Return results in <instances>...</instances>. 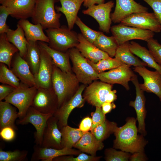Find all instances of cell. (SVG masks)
<instances>
[{"label":"cell","mask_w":161,"mask_h":161,"mask_svg":"<svg viewBox=\"0 0 161 161\" xmlns=\"http://www.w3.org/2000/svg\"><path fill=\"white\" fill-rule=\"evenodd\" d=\"M138 131L136 120L133 117L129 118L124 126L116 128L114 147L132 153L143 151L146 143L143 136L137 134Z\"/></svg>","instance_id":"1"},{"label":"cell","mask_w":161,"mask_h":161,"mask_svg":"<svg viewBox=\"0 0 161 161\" xmlns=\"http://www.w3.org/2000/svg\"><path fill=\"white\" fill-rule=\"evenodd\" d=\"M79 83L75 74L63 72L54 65L52 86L58 97V108L74 95L79 87Z\"/></svg>","instance_id":"2"},{"label":"cell","mask_w":161,"mask_h":161,"mask_svg":"<svg viewBox=\"0 0 161 161\" xmlns=\"http://www.w3.org/2000/svg\"><path fill=\"white\" fill-rule=\"evenodd\" d=\"M55 2V0H36L31 17L34 24H40L44 30L61 27L60 18L61 14L56 12Z\"/></svg>","instance_id":"3"},{"label":"cell","mask_w":161,"mask_h":161,"mask_svg":"<svg viewBox=\"0 0 161 161\" xmlns=\"http://www.w3.org/2000/svg\"><path fill=\"white\" fill-rule=\"evenodd\" d=\"M49 40V46L63 52L75 47L78 43V35L68 27L63 26L58 28L46 30Z\"/></svg>","instance_id":"4"},{"label":"cell","mask_w":161,"mask_h":161,"mask_svg":"<svg viewBox=\"0 0 161 161\" xmlns=\"http://www.w3.org/2000/svg\"><path fill=\"white\" fill-rule=\"evenodd\" d=\"M68 52L72 65V70L79 82L87 85L98 79V73L76 47Z\"/></svg>","instance_id":"5"},{"label":"cell","mask_w":161,"mask_h":161,"mask_svg":"<svg viewBox=\"0 0 161 161\" xmlns=\"http://www.w3.org/2000/svg\"><path fill=\"white\" fill-rule=\"evenodd\" d=\"M37 90L36 86H30L21 82L20 86L16 88L4 100L18 109L19 119L25 116L31 106Z\"/></svg>","instance_id":"6"},{"label":"cell","mask_w":161,"mask_h":161,"mask_svg":"<svg viewBox=\"0 0 161 161\" xmlns=\"http://www.w3.org/2000/svg\"><path fill=\"white\" fill-rule=\"evenodd\" d=\"M110 30L119 46L132 40H140L146 41L153 38L154 32L148 30L142 29L120 24L111 27Z\"/></svg>","instance_id":"7"},{"label":"cell","mask_w":161,"mask_h":161,"mask_svg":"<svg viewBox=\"0 0 161 161\" xmlns=\"http://www.w3.org/2000/svg\"><path fill=\"white\" fill-rule=\"evenodd\" d=\"M31 106L41 113L53 115L58 108V103L52 86L37 88Z\"/></svg>","instance_id":"8"},{"label":"cell","mask_w":161,"mask_h":161,"mask_svg":"<svg viewBox=\"0 0 161 161\" xmlns=\"http://www.w3.org/2000/svg\"><path fill=\"white\" fill-rule=\"evenodd\" d=\"M53 115L41 113L31 106L28 109L25 116L16 121L18 125H24L30 123L36 129L34 133L35 144L41 145L43 134L46 123L49 119Z\"/></svg>","instance_id":"9"},{"label":"cell","mask_w":161,"mask_h":161,"mask_svg":"<svg viewBox=\"0 0 161 161\" xmlns=\"http://www.w3.org/2000/svg\"><path fill=\"white\" fill-rule=\"evenodd\" d=\"M87 85L82 84L79 87L74 95L64 102L53 115L58 120L59 129L67 125L68 118L72 111L76 108H80L84 104L85 100L82 94Z\"/></svg>","instance_id":"10"},{"label":"cell","mask_w":161,"mask_h":161,"mask_svg":"<svg viewBox=\"0 0 161 161\" xmlns=\"http://www.w3.org/2000/svg\"><path fill=\"white\" fill-rule=\"evenodd\" d=\"M114 4L112 1H110L106 3L92 5L83 10L82 12L95 19L99 24L100 30L103 32L108 33L112 22L110 13Z\"/></svg>","instance_id":"11"},{"label":"cell","mask_w":161,"mask_h":161,"mask_svg":"<svg viewBox=\"0 0 161 161\" xmlns=\"http://www.w3.org/2000/svg\"><path fill=\"white\" fill-rule=\"evenodd\" d=\"M131 66L122 64L108 72L98 74V78L102 82L111 84H120L128 90L129 89V82L135 75L130 68Z\"/></svg>","instance_id":"12"},{"label":"cell","mask_w":161,"mask_h":161,"mask_svg":"<svg viewBox=\"0 0 161 161\" xmlns=\"http://www.w3.org/2000/svg\"><path fill=\"white\" fill-rule=\"evenodd\" d=\"M120 23L129 26L150 30L154 32H161V25L154 13H133L123 19Z\"/></svg>","instance_id":"13"},{"label":"cell","mask_w":161,"mask_h":161,"mask_svg":"<svg viewBox=\"0 0 161 161\" xmlns=\"http://www.w3.org/2000/svg\"><path fill=\"white\" fill-rule=\"evenodd\" d=\"M89 85L84 89L83 97L90 104L101 108L112 89V85L96 80Z\"/></svg>","instance_id":"14"},{"label":"cell","mask_w":161,"mask_h":161,"mask_svg":"<svg viewBox=\"0 0 161 161\" xmlns=\"http://www.w3.org/2000/svg\"><path fill=\"white\" fill-rule=\"evenodd\" d=\"M40 47L41 62L38 73L34 76L35 86L37 88H49L52 87V77L54 65L50 56Z\"/></svg>","instance_id":"15"},{"label":"cell","mask_w":161,"mask_h":161,"mask_svg":"<svg viewBox=\"0 0 161 161\" xmlns=\"http://www.w3.org/2000/svg\"><path fill=\"white\" fill-rule=\"evenodd\" d=\"M133 69L143 79L144 83L140 84L141 89L144 91L154 93L161 102V74L156 70L151 71L144 66L135 67Z\"/></svg>","instance_id":"16"},{"label":"cell","mask_w":161,"mask_h":161,"mask_svg":"<svg viewBox=\"0 0 161 161\" xmlns=\"http://www.w3.org/2000/svg\"><path fill=\"white\" fill-rule=\"evenodd\" d=\"M114 12L111 14L112 21L120 23L125 18L133 13L148 12V9L134 0H116Z\"/></svg>","instance_id":"17"},{"label":"cell","mask_w":161,"mask_h":161,"mask_svg":"<svg viewBox=\"0 0 161 161\" xmlns=\"http://www.w3.org/2000/svg\"><path fill=\"white\" fill-rule=\"evenodd\" d=\"M62 134L58 126V120L53 115L48 120L44 129L40 146L42 147L61 149Z\"/></svg>","instance_id":"18"},{"label":"cell","mask_w":161,"mask_h":161,"mask_svg":"<svg viewBox=\"0 0 161 161\" xmlns=\"http://www.w3.org/2000/svg\"><path fill=\"white\" fill-rule=\"evenodd\" d=\"M36 0H6L1 4L4 6L10 15L17 19L31 17Z\"/></svg>","instance_id":"19"},{"label":"cell","mask_w":161,"mask_h":161,"mask_svg":"<svg viewBox=\"0 0 161 161\" xmlns=\"http://www.w3.org/2000/svg\"><path fill=\"white\" fill-rule=\"evenodd\" d=\"M134 85L136 91L135 100L131 101L129 105L135 109L138 122V131L142 134H145V98L144 91L140 87L137 76L135 74L131 80Z\"/></svg>","instance_id":"20"},{"label":"cell","mask_w":161,"mask_h":161,"mask_svg":"<svg viewBox=\"0 0 161 161\" xmlns=\"http://www.w3.org/2000/svg\"><path fill=\"white\" fill-rule=\"evenodd\" d=\"M31 161H52L55 158L62 156L78 155L81 151L72 148L65 147L61 149L42 147L35 144L34 147Z\"/></svg>","instance_id":"21"},{"label":"cell","mask_w":161,"mask_h":161,"mask_svg":"<svg viewBox=\"0 0 161 161\" xmlns=\"http://www.w3.org/2000/svg\"><path fill=\"white\" fill-rule=\"evenodd\" d=\"M10 69L21 83L30 86H36L34 76L28 64L20 56L19 52L14 55Z\"/></svg>","instance_id":"22"},{"label":"cell","mask_w":161,"mask_h":161,"mask_svg":"<svg viewBox=\"0 0 161 161\" xmlns=\"http://www.w3.org/2000/svg\"><path fill=\"white\" fill-rule=\"evenodd\" d=\"M78 35V43L75 47L86 58L96 63L101 60L109 57L107 53L86 39L81 33Z\"/></svg>","instance_id":"23"},{"label":"cell","mask_w":161,"mask_h":161,"mask_svg":"<svg viewBox=\"0 0 161 161\" xmlns=\"http://www.w3.org/2000/svg\"><path fill=\"white\" fill-rule=\"evenodd\" d=\"M38 43L50 56L54 65L63 72H72L68 51L66 52L59 51L51 48L46 42L38 41Z\"/></svg>","instance_id":"24"},{"label":"cell","mask_w":161,"mask_h":161,"mask_svg":"<svg viewBox=\"0 0 161 161\" xmlns=\"http://www.w3.org/2000/svg\"><path fill=\"white\" fill-rule=\"evenodd\" d=\"M61 7H56L58 12L63 13L66 18L68 27L71 30L73 27L77 14L84 0H59Z\"/></svg>","instance_id":"25"},{"label":"cell","mask_w":161,"mask_h":161,"mask_svg":"<svg viewBox=\"0 0 161 161\" xmlns=\"http://www.w3.org/2000/svg\"><path fill=\"white\" fill-rule=\"evenodd\" d=\"M18 24L23 30L27 41L49 43V38L44 34L43 31L44 29L40 24H32L26 19H20Z\"/></svg>","instance_id":"26"},{"label":"cell","mask_w":161,"mask_h":161,"mask_svg":"<svg viewBox=\"0 0 161 161\" xmlns=\"http://www.w3.org/2000/svg\"><path fill=\"white\" fill-rule=\"evenodd\" d=\"M83 152L96 156L97 151L104 147L102 141L98 140L91 132H84L78 141L74 146Z\"/></svg>","instance_id":"27"},{"label":"cell","mask_w":161,"mask_h":161,"mask_svg":"<svg viewBox=\"0 0 161 161\" xmlns=\"http://www.w3.org/2000/svg\"><path fill=\"white\" fill-rule=\"evenodd\" d=\"M10 103L0 101V129L6 126L11 127L15 130L16 119L18 117V112L15 106Z\"/></svg>","instance_id":"28"},{"label":"cell","mask_w":161,"mask_h":161,"mask_svg":"<svg viewBox=\"0 0 161 161\" xmlns=\"http://www.w3.org/2000/svg\"><path fill=\"white\" fill-rule=\"evenodd\" d=\"M27 51L24 60L28 64L31 71L36 75L38 72L41 62L40 47L38 41H27Z\"/></svg>","instance_id":"29"},{"label":"cell","mask_w":161,"mask_h":161,"mask_svg":"<svg viewBox=\"0 0 161 161\" xmlns=\"http://www.w3.org/2000/svg\"><path fill=\"white\" fill-rule=\"evenodd\" d=\"M129 42L127 41L119 45L114 56L115 58L123 64L135 67L147 66L143 61L135 56L131 51L129 47Z\"/></svg>","instance_id":"30"},{"label":"cell","mask_w":161,"mask_h":161,"mask_svg":"<svg viewBox=\"0 0 161 161\" xmlns=\"http://www.w3.org/2000/svg\"><path fill=\"white\" fill-rule=\"evenodd\" d=\"M15 30L10 29L6 33L8 41L18 49L20 56L24 58L26 54L28 41L22 27L18 24Z\"/></svg>","instance_id":"31"},{"label":"cell","mask_w":161,"mask_h":161,"mask_svg":"<svg viewBox=\"0 0 161 161\" xmlns=\"http://www.w3.org/2000/svg\"><path fill=\"white\" fill-rule=\"evenodd\" d=\"M131 52L140 58L149 67L153 68L161 74V65L156 62L149 49L134 41L129 42Z\"/></svg>","instance_id":"32"},{"label":"cell","mask_w":161,"mask_h":161,"mask_svg":"<svg viewBox=\"0 0 161 161\" xmlns=\"http://www.w3.org/2000/svg\"><path fill=\"white\" fill-rule=\"evenodd\" d=\"M19 50L7 40L6 33L0 34V62L10 69L13 58Z\"/></svg>","instance_id":"33"},{"label":"cell","mask_w":161,"mask_h":161,"mask_svg":"<svg viewBox=\"0 0 161 161\" xmlns=\"http://www.w3.org/2000/svg\"><path fill=\"white\" fill-rule=\"evenodd\" d=\"M93 44L111 58L114 57L119 45L113 36H108L100 31L97 38Z\"/></svg>","instance_id":"34"},{"label":"cell","mask_w":161,"mask_h":161,"mask_svg":"<svg viewBox=\"0 0 161 161\" xmlns=\"http://www.w3.org/2000/svg\"><path fill=\"white\" fill-rule=\"evenodd\" d=\"M60 131L62 134L61 143L63 148H72L84 133L79 129L73 128L68 125L63 127Z\"/></svg>","instance_id":"35"},{"label":"cell","mask_w":161,"mask_h":161,"mask_svg":"<svg viewBox=\"0 0 161 161\" xmlns=\"http://www.w3.org/2000/svg\"><path fill=\"white\" fill-rule=\"evenodd\" d=\"M117 127L116 123L106 120L102 123L91 128L90 131L98 140L102 141L111 134L114 133Z\"/></svg>","instance_id":"36"},{"label":"cell","mask_w":161,"mask_h":161,"mask_svg":"<svg viewBox=\"0 0 161 161\" xmlns=\"http://www.w3.org/2000/svg\"><path fill=\"white\" fill-rule=\"evenodd\" d=\"M0 82L15 88L19 87L21 84L20 80L12 70L6 64L2 63L0 64Z\"/></svg>","instance_id":"37"},{"label":"cell","mask_w":161,"mask_h":161,"mask_svg":"<svg viewBox=\"0 0 161 161\" xmlns=\"http://www.w3.org/2000/svg\"><path fill=\"white\" fill-rule=\"evenodd\" d=\"M95 70L98 74L104 72L106 70H111L124 64L115 58L109 57L99 61L95 63L87 59Z\"/></svg>","instance_id":"38"},{"label":"cell","mask_w":161,"mask_h":161,"mask_svg":"<svg viewBox=\"0 0 161 161\" xmlns=\"http://www.w3.org/2000/svg\"><path fill=\"white\" fill-rule=\"evenodd\" d=\"M27 151L16 149L4 151L0 149V161H24L27 160Z\"/></svg>","instance_id":"39"},{"label":"cell","mask_w":161,"mask_h":161,"mask_svg":"<svg viewBox=\"0 0 161 161\" xmlns=\"http://www.w3.org/2000/svg\"><path fill=\"white\" fill-rule=\"evenodd\" d=\"M75 24L79 27L81 34L83 37L90 42L93 43L98 36L100 31L94 30L84 24L78 16Z\"/></svg>","instance_id":"40"},{"label":"cell","mask_w":161,"mask_h":161,"mask_svg":"<svg viewBox=\"0 0 161 161\" xmlns=\"http://www.w3.org/2000/svg\"><path fill=\"white\" fill-rule=\"evenodd\" d=\"M105 154V159L107 161H126L130 157L126 152L117 151L113 148L106 149Z\"/></svg>","instance_id":"41"},{"label":"cell","mask_w":161,"mask_h":161,"mask_svg":"<svg viewBox=\"0 0 161 161\" xmlns=\"http://www.w3.org/2000/svg\"><path fill=\"white\" fill-rule=\"evenodd\" d=\"M100 157L88 155L83 153H80L76 157L64 155L56 157L53 161H96L99 160Z\"/></svg>","instance_id":"42"},{"label":"cell","mask_w":161,"mask_h":161,"mask_svg":"<svg viewBox=\"0 0 161 161\" xmlns=\"http://www.w3.org/2000/svg\"><path fill=\"white\" fill-rule=\"evenodd\" d=\"M146 42L148 49L155 60L161 65V44L153 38L149 39Z\"/></svg>","instance_id":"43"},{"label":"cell","mask_w":161,"mask_h":161,"mask_svg":"<svg viewBox=\"0 0 161 161\" xmlns=\"http://www.w3.org/2000/svg\"><path fill=\"white\" fill-rule=\"evenodd\" d=\"M10 14L6 7L1 5L0 6V34L7 33L10 29L6 23L7 19Z\"/></svg>","instance_id":"44"},{"label":"cell","mask_w":161,"mask_h":161,"mask_svg":"<svg viewBox=\"0 0 161 161\" xmlns=\"http://www.w3.org/2000/svg\"><path fill=\"white\" fill-rule=\"evenodd\" d=\"M153 9L154 13L161 25V0H142Z\"/></svg>","instance_id":"45"},{"label":"cell","mask_w":161,"mask_h":161,"mask_svg":"<svg viewBox=\"0 0 161 161\" xmlns=\"http://www.w3.org/2000/svg\"><path fill=\"white\" fill-rule=\"evenodd\" d=\"M0 136L3 140L7 142L11 141L16 136L15 130L10 126H6L0 129Z\"/></svg>","instance_id":"46"},{"label":"cell","mask_w":161,"mask_h":161,"mask_svg":"<svg viewBox=\"0 0 161 161\" xmlns=\"http://www.w3.org/2000/svg\"><path fill=\"white\" fill-rule=\"evenodd\" d=\"M96 107V110L92 115V123L91 128L95 127L106 120L105 114L103 113L101 107Z\"/></svg>","instance_id":"47"},{"label":"cell","mask_w":161,"mask_h":161,"mask_svg":"<svg viewBox=\"0 0 161 161\" xmlns=\"http://www.w3.org/2000/svg\"><path fill=\"white\" fill-rule=\"evenodd\" d=\"M16 88L8 85L2 84L0 85V101L4 100L13 92Z\"/></svg>","instance_id":"48"},{"label":"cell","mask_w":161,"mask_h":161,"mask_svg":"<svg viewBox=\"0 0 161 161\" xmlns=\"http://www.w3.org/2000/svg\"><path fill=\"white\" fill-rule=\"evenodd\" d=\"M92 119L89 117H86L80 122L79 129L84 132L88 131L92 128Z\"/></svg>","instance_id":"49"},{"label":"cell","mask_w":161,"mask_h":161,"mask_svg":"<svg viewBox=\"0 0 161 161\" xmlns=\"http://www.w3.org/2000/svg\"><path fill=\"white\" fill-rule=\"evenodd\" d=\"M131 161H142L146 160V157L143 151H138L134 153L129 158Z\"/></svg>","instance_id":"50"},{"label":"cell","mask_w":161,"mask_h":161,"mask_svg":"<svg viewBox=\"0 0 161 161\" xmlns=\"http://www.w3.org/2000/svg\"><path fill=\"white\" fill-rule=\"evenodd\" d=\"M102 110L103 113L105 114L110 112L111 110L116 107V106L113 103L105 102L102 105Z\"/></svg>","instance_id":"51"},{"label":"cell","mask_w":161,"mask_h":161,"mask_svg":"<svg viewBox=\"0 0 161 161\" xmlns=\"http://www.w3.org/2000/svg\"><path fill=\"white\" fill-rule=\"evenodd\" d=\"M105 0H84L83 6L88 8L95 4H100L104 3Z\"/></svg>","instance_id":"52"},{"label":"cell","mask_w":161,"mask_h":161,"mask_svg":"<svg viewBox=\"0 0 161 161\" xmlns=\"http://www.w3.org/2000/svg\"><path fill=\"white\" fill-rule=\"evenodd\" d=\"M117 91L115 90H111L106 98V102L112 103L117 98V96L116 95Z\"/></svg>","instance_id":"53"},{"label":"cell","mask_w":161,"mask_h":161,"mask_svg":"<svg viewBox=\"0 0 161 161\" xmlns=\"http://www.w3.org/2000/svg\"><path fill=\"white\" fill-rule=\"evenodd\" d=\"M6 0H0V3L1 4L3 2Z\"/></svg>","instance_id":"54"}]
</instances>
